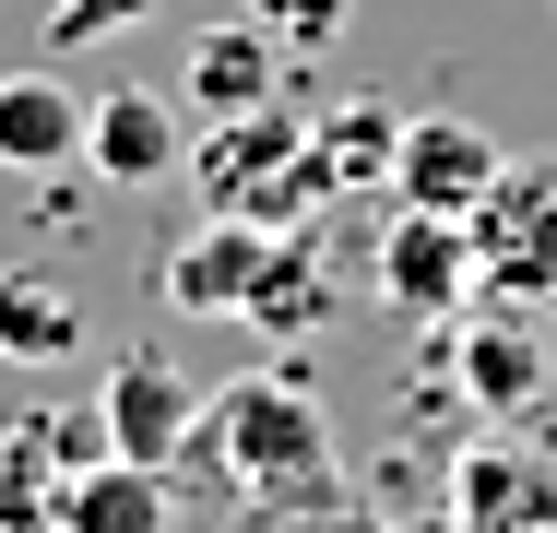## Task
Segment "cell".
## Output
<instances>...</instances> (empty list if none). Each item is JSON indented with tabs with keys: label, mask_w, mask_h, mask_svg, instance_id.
Masks as SVG:
<instances>
[{
	"label": "cell",
	"mask_w": 557,
	"mask_h": 533,
	"mask_svg": "<svg viewBox=\"0 0 557 533\" xmlns=\"http://www.w3.org/2000/svg\"><path fill=\"white\" fill-rule=\"evenodd\" d=\"M190 450H214L225 498H237V510H273V522H321L344 498L333 416H321L309 380H285V368H249V380L202 392V438H190Z\"/></svg>",
	"instance_id": "cell-1"
},
{
	"label": "cell",
	"mask_w": 557,
	"mask_h": 533,
	"mask_svg": "<svg viewBox=\"0 0 557 533\" xmlns=\"http://www.w3.org/2000/svg\"><path fill=\"white\" fill-rule=\"evenodd\" d=\"M190 190L202 213H261V225H309L321 213V166H309V119L273 96L249 119H202L190 142Z\"/></svg>",
	"instance_id": "cell-2"
},
{
	"label": "cell",
	"mask_w": 557,
	"mask_h": 533,
	"mask_svg": "<svg viewBox=\"0 0 557 533\" xmlns=\"http://www.w3.org/2000/svg\"><path fill=\"white\" fill-rule=\"evenodd\" d=\"M462 237H474V297L557 309V166H510L486 202L462 213Z\"/></svg>",
	"instance_id": "cell-3"
},
{
	"label": "cell",
	"mask_w": 557,
	"mask_h": 533,
	"mask_svg": "<svg viewBox=\"0 0 557 533\" xmlns=\"http://www.w3.org/2000/svg\"><path fill=\"white\" fill-rule=\"evenodd\" d=\"M96 426H108V450H119V462H154V474H178V450L202 438V380H190L178 356L131 344V356H108V380H96Z\"/></svg>",
	"instance_id": "cell-4"
},
{
	"label": "cell",
	"mask_w": 557,
	"mask_h": 533,
	"mask_svg": "<svg viewBox=\"0 0 557 533\" xmlns=\"http://www.w3.org/2000/svg\"><path fill=\"white\" fill-rule=\"evenodd\" d=\"M297 225H261V213H202L178 249H166V309L178 320H249V297H261V273H273V249H285Z\"/></svg>",
	"instance_id": "cell-5"
},
{
	"label": "cell",
	"mask_w": 557,
	"mask_h": 533,
	"mask_svg": "<svg viewBox=\"0 0 557 533\" xmlns=\"http://www.w3.org/2000/svg\"><path fill=\"white\" fill-rule=\"evenodd\" d=\"M498 178H510V154L474 119H450V107L404 119V142H392V202H416V213H474Z\"/></svg>",
	"instance_id": "cell-6"
},
{
	"label": "cell",
	"mask_w": 557,
	"mask_h": 533,
	"mask_svg": "<svg viewBox=\"0 0 557 533\" xmlns=\"http://www.w3.org/2000/svg\"><path fill=\"white\" fill-rule=\"evenodd\" d=\"M474 297V237H462V213H416L392 202V225H380V309L404 320H450Z\"/></svg>",
	"instance_id": "cell-7"
},
{
	"label": "cell",
	"mask_w": 557,
	"mask_h": 533,
	"mask_svg": "<svg viewBox=\"0 0 557 533\" xmlns=\"http://www.w3.org/2000/svg\"><path fill=\"white\" fill-rule=\"evenodd\" d=\"M190 107H166L154 84H108V96L84 107V166L108 178V190H154V178H178L190 166V131H178Z\"/></svg>",
	"instance_id": "cell-8"
},
{
	"label": "cell",
	"mask_w": 557,
	"mask_h": 533,
	"mask_svg": "<svg viewBox=\"0 0 557 533\" xmlns=\"http://www.w3.org/2000/svg\"><path fill=\"white\" fill-rule=\"evenodd\" d=\"M48 533H178V474L96 450V462H72V474H60Z\"/></svg>",
	"instance_id": "cell-9"
},
{
	"label": "cell",
	"mask_w": 557,
	"mask_h": 533,
	"mask_svg": "<svg viewBox=\"0 0 557 533\" xmlns=\"http://www.w3.org/2000/svg\"><path fill=\"white\" fill-rule=\"evenodd\" d=\"M108 426L96 416H12L0 426V533H48V498L72 462H96Z\"/></svg>",
	"instance_id": "cell-10"
},
{
	"label": "cell",
	"mask_w": 557,
	"mask_h": 533,
	"mask_svg": "<svg viewBox=\"0 0 557 533\" xmlns=\"http://www.w3.org/2000/svg\"><path fill=\"white\" fill-rule=\"evenodd\" d=\"M285 72H297V60H285L261 24H202L190 60H178V107H190V119H249V107L285 96Z\"/></svg>",
	"instance_id": "cell-11"
},
{
	"label": "cell",
	"mask_w": 557,
	"mask_h": 533,
	"mask_svg": "<svg viewBox=\"0 0 557 533\" xmlns=\"http://www.w3.org/2000/svg\"><path fill=\"white\" fill-rule=\"evenodd\" d=\"M84 107L60 72H0V166L12 178H60V166H84Z\"/></svg>",
	"instance_id": "cell-12"
},
{
	"label": "cell",
	"mask_w": 557,
	"mask_h": 533,
	"mask_svg": "<svg viewBox=\"0 0 557 533\" xmlns=\"http://www.w3.org/2000/svg\"><path fill=\"white\" fill-rule=\"evenodd\" d=\"M450 356H462V392H474L486 416H522V404L546 392V368H557V344H534V332H522V309H474Z\"/></svg>",
	"instance_id": "cell-13"
},
{
	"label": "cell",
	"mask_w": 557,
	"mask_h": 533,
	"mask_svg": "<svg viewBox=\"0 0 557 533\" xmlns=\"http://www.w3.org/2000/svg\"><path fill=\"white\" fill-rule=\"evenodd\" d=\"M0 356H12V368H60V356H84V309H72L60 273H0Z\"/></svg>",
	"instance_id": "cell-14"
},
{
	"label": "cell",
	"mask_w": 557,
	"mask_h": 533,
	"mask_svg": "<svg viewBox=\"0 0 557 533\" xmlns=\"http://www.w3.org/2000/svg\"><path fill=\"white\" fill-rule=\"evenodd\" d=\"M557 533V474H534L522 450H474L462 462V533Z\"/></svg>",
	"instance_id": "cell-15"
},
{
	"label": "cell",
	"mask_w": 557,
	"mask_h": 533,
	"mask_svg": "<svg viewBox=\"0 0 557 533\" xmlns=\"http://www.w3.org/2000/svg\"><path fill=\"white\" fill-rule=\"evenodd\" d=\"M392 142H404V119H392V107H321V119H309V166H321V202H333V190H356V178H380V190H392Z\"/></svg>",
	"instance_id": "cell-16"
},
{
	"label": "cell",
	"mask_w": 557,
	"mask_h": 533,
	"mask_svg": "<svg viewBox=\"0 0 557 533\" xmlns=\"http://www.w3.org/2000/svg\"><path fill=\"white\" fill-rule=\"evenodd\" d=\"M249 320H261L273 344H297V332H321V320H333V273H321V249H309V237H285V249H273V273H261Z\"/></svg>",
	"instance_id": "cell-17"
},
{
	"label": "cell",
	"mask_w": 557,
	"mask_h": 533,
	"mask_svg": "<svg viewBox=\"0 0 557 533\" xmlns=\"http://www.w3.org/2000/svg\"><path fill=\"white\" fill-rule=\"evenodd\" d=\"M344 12H356V0H237V24H261L285 60H321L344 36Z\"/></svg>",
	"instance_id": "cell-18"
},
{
	"label": "cell",
	"mask_w": 557,
	"mask_h": 533,
	"mask_svg": "<svg viewBox=\"0 0 557 533\" xmlns=\"http://www.w3.org/2000/svg\"><path fill=\"white\" fill-rule=\"evenodd\" d=\"M143 24H166V0H60L48 12V48H119Z\"/></svg>",
	"instance_id": "cell-19"
},
{
	"label": "cell",
	"mask_w": 557,
	"mask_h": 533,
	"mask_svg": "<svg viewBox=\"0 0 557 533\" xmlns=\"http://www.w3.org/2000/svg\"><path fill=\"white\" fill-rule=\"evenodd\" d=\"M392 533H450V522H392Z\"/></svg>",
	"instance_id": "cell-20"
}]
</instances>
